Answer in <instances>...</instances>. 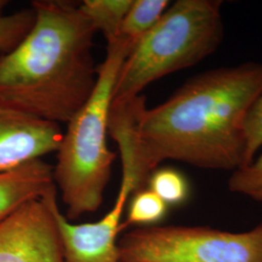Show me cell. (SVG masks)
I'll return each instance as SVG.
<instances>
[{
  "mask_svg": "<svg viewBox=\"0 0 262 262\" xmlns=\"http://www.w3.org/2000/svg\"><path fill=\"white\" fill-rule=\"evenodd\" d=\"M147 187L169 206L184 204L190 193L187 177L177 169L157 168L150 175Z\"/></svg>",
  "mask_w": 262,
  "mask_h": 262,
  "instance_id": "obj_12",
  "label": "cell"
},
{
  "mask_svg": "<svg viewBox=\"0 0 262 262\" xmlns=\"http://www.w3.org/2000/svg\"><path fill=\"white\" fill-rule=\"evenodd\" d=\"M33 10H23L0 17V56L14 50L32 28Z\"/></svg>",
  "mask_w": 262,
  "mask_h": 262,
  "instance_id": "obj_14",
  "label": "cell"
},
{
  "mask_svg": "<svg viewBox=\"0 0 262 262\" xmlns=\"http://www.w3.org/2000/svg\"><path fill=\"white\" fill-rule=\"evenodd\" d=\"M169 3L167 0H132L130 8L122 21L119 38L136 47L162 17Z\"/></svg>",
  "mask_w": 262,
  "mask_h": 262,
  "instance_id": "obj_11",
  "label": "cell"
},
{
  "mask_svg": "<svg viewBox=\"0 0 262 262\" xmlns=\"http://www.w3.org/2000/svg\"><path fill=\"white\" fill-rule=\"evenodd\" d=\"M56 187L54 166L43 159L0 171V221Z\"/></svg>",
  "mask_w": 262,
  "mask_h": 262,
  "instance_id": "obj_9",
  "label": "cell"
},
{
  "mask_svg": "<svg viewBox=\"0 0 262 262\" xmlns=\"http://www.w3.org/2000/svg\"><path fill=\"white\" fill-rule=\"evenodd\" d=\"M117 262H122V261H120V260H119V261H117Z\"/></svg>",
  "mask_w": 262,
  "mask_h": 262,
  "instance_id": "obj_18",
  "label": "cell"
},
{
  "mask_svg": "<svg viewBox=\"0 0 262 262\" xmlns=\"http://www.w3.org/2000/svg\"><path fill=\"white\" fill-rule=\"evenodd\" d=\"M222 5L221 0H178L169 5L122 63L112 103L135 98L160 78L215 53L225 34Z\"/></svg>",
  "mask_w": 262,
  "mask_h": 262,
  "instance_id": "obj_4",
  "label": "cell"
},
{
  "mask_svg": "<svg viewBox=\"0 0 262 262\" xmlns=\"http://www.w3.org/2000/svg\"><path fill=\"white\" fill-rule=\"evenodd\" d=\"M19 45L0 56V101L46 122L68 123L93 94L96 30L68 1L36 0Z\"/></svg>",
  "mask_w": 262,
  "mask_h": 262,
  "instance_id": "obj_2",
  "label": "cell"
},
{
  "mask_svg": "<svg viewBox=\"0 0 262 262\" xmlns=\"http://www.w3.org/2000/svg\"><path fill=\"white\" fill-rule=\"evenodd\" d=\"M228 188L233 193L262 202V155L248 166L233 171Z\"/></svg>",
  "mask_w": 262,
  "mask_h": 262,
  "instance_id": "obj_15",
  "label": "cell"
},
{
  "mask_svg": "<svg viewBox=\"0 0 262 262\" xmlns=\"http://www.w3.org/2000/svg\"><path fill=\"white\" fill-rule=\"evenodd\" d=\"M131 4L132 0H84L79 8L94 29L103 34L109 46L118 41Z\"/></svg>",
  "mask_w": 262,
  "mask_h": 262,
  "instance_id": "obj_10",
  "label": "cell"
},
{
  "mask_svg": "<svg viewBox=\"0 0 262 262\" xmlns=\"http://www.w3.org/2000/svg\"><path fill=\"white\" fill-rule=\"evenodd\" d=\"M62 136L59 124L0 101V171L55 152Z\"/></svg>",
  "mask_w": 262,
  "mask_h": 262,
  "instance_id": "obj_8",
  "label": "cell"
},
{
  "mask_svg": "<svg viewBox=\"0 0 262 262\" xmlns=\"http://www.w3.org/2000/svg\"><path fill=\"white\" fill-rule=\"evenodd\" d=\"M245 135L247 149L244 167L253 162L255 154L262 147V94L248 113L245 121Z\"/></svg>",
  "mask_w": 262,
  "mask_h": 262,
  "instance_id": "obj_16",
  "label": "cell"
},
{
  "mask_svg": "<svg viewBox=\"0 0 262 262\" xmlns=\"http://www.w3.org/2000/svg\"><path fill=\"white\" fill-rule=\"evenodd\" d=\"M262 94V63L245 62L187 80L166 101L141 111L124 166L137 191L165 159L235 171L246 162L245 121Z\"/></svg>",
  "mask_w": 262,
  "mask_h": 262,
  "instance_id": "obj_1",
  "label": "cell"
},
{
  "mask_svg": "<svg viewBox=\"0 0 262 262\" xmlns=\"http://www.w3.org/2000/svg\"><path fill=\"white\" fill-rule=\"evenodd\" d=\"M56 187L0 221V262H64L52 201Z\"/></svg>",
  "mask_w": 262,
  "mask_h": 262,
  "instance_id": "obj_6",
  "label": "cell"
},
{
  "mask_svg": "<svg viewBox=\"0 0 262 262\" xmlns=\"http://www.w3.org/2000/svg\"><path fill=\"white\" fill-rule=\"evenodd\" d=\"M133 49L122 39L107 46L105 59L97 67L94 93L67 123L56 151L54 180L71 221L94 213L102 204L116 159L107 143L113 91L122 63Z\"/></svg>",
  "mask_w": 262,
  "mask_h": 262,
  "instance_id": "obj_3",
  "label": "cell"
},
{
  "mask_svg": "<svg viewBox=\"0 0 262 262\" xmlns=\"http://www.w3.org/2000/svg\"><path fill=\"white\" fill-rule=\"evenodd\" d=\"M122 262H262V223L243 232L210 226H146L118 242Z\"/></svg>",
  "mask_w": 262,
  "mask_h": 262,
  "instance_id": "obj_5",
  "label": "cell"
},
{
  "mask_svg": "<svg viewBox=\"0 0 262 262\" xmlns=\"http://www.w3.org/2000/svg\"><path fill=\"white\" fill-rule=\"evenodd\" d=\"M168 205L148 187L132 195L126 221V228L131 225H150L157 224L167 214Z\"/></svg>",
  "mask_w": 262,
  "mask_h": 262,
  "instance_id": "obj_13",
  "label": "cell"
},
{
  "mask_svg": "<svg viewBox=\"0 0 262 262\" xmlns=\"http://www.w3.org/2000/svg\"><path fill=\"white\" fill-rule=\"evenodd\" d=\"M133 192L130 183L122 179L112 209L99 221L82 225L69 223L54 197L52 207L61 237L64 262L119 261L117 238L125 228L122 214Z\"/></svg>",
  "mask_w": 262,
  "mask_h": 262,
  "instance_id": "obj_7",
  "label": "cell"
},
{
  "mask_svg": "<svg viewBox=\"0 0 262 262\" xmlns=\"http://www.w3.org/2000/svg\"><path fill=\"white\" fill-rule=\"evenodd\" d=\"M9 5V1L7 0H0V17L5 16V9Z\"/></svg>",
  "mask_w": 262,
  "mask_h": 262,
  "instance_id": "obj_17",
  "label": "cell"
}]
</instances>
